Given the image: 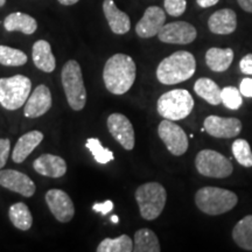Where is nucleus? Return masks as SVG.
<instances>
[{
    "label": "nucleus",
    "mask_w": 252,
    "mask_h": 252,
    "mask_svg": "<svg viewBox=\"0 0 252 252\" xmlns=\"http://www.w3.org/2000/svg\"><path fill=\"white\" fill-rule=\"evenodd\" d=\"M137 68L131 56L115 54L106 61L103 70L105 88L113 94H124L135 81Z\"/></svg>",
    "instance_id": "obj_1"
},
{
    "label": "nucleus",
    "mask_w": 252,
    "mask_h": 252,
    "mask_svg": "<svg viewBox=\"0 0 252 252\" xmlns=\"http://www.w3.org/2000/svg\"><path fill=\"white\" fill-rule=\"evenodd\" d=\"M196 70V61L191 53L179 50L163 59L157 69V77L160 83L174 86L190 78Z\"/></svg>",
    "instance_id": "obj_2"
},
{
    "label": "nucleus",
    "mask_w": 252,
    "mask_h": 252,
    "mask_svg": "<svg viewBox=\"0 0 252 252\" xmlns=\"http://www.w3.org/2000/svg\"><path fill=\"white\" fill-rule=\"evenodd\" d=\"M238 202L234 191L219 187H203L195 195V203L201 212L217 216L232 210Z\"/></svg>",
    "instance_id": "obj_3"
},
{
    "label": "nucleus",
    "mask_w": 252,
    "mask_h": 252,
    "mask_svg": "<svg viewBox=\"0 0 252 252\" xmlns=\"http://www.w3.org/2000/svg\"><path fill=\"white\" fill-rule=\"evenodd\" d=\"M61 80L69 106L75 111L83 110L87 103V90L77 61L70 60L63 65Z\"/></svg>",
    "instance_id": "obj_4"
},
{
    "label": "nucleus",
    "mask_w": 252,
    "mask_h": 252,
    "mask_svg": "<svg viewBox=\"0 0 252 252\" xmlns=\"http://www.w3.org/2000/svg\"><path fill=\"white\" fill-rule=\"evenodd\" d=\"M135 200L141 217L146 220H153L161 215L166 206V189L158 182H147L137 188Z\"/></svg>",
    "instance_id": "obj_5"
},
{
    "label": "nucleus",
    "mask_w": 252,
    "mask_h": 252,
    "mask_svg": "<svg viewBox=\"0 0 252 252\" xmlns=\"http://www.w3.org/2000/svg\"><path fill=\"white\" fill-rule=\"evenodd\" d=\"M194 109V99L189 91L175 89L163 94L157 103V110L161 117L169 121H180L188 117Z\"/></svg>",
    "instance_id": "obj_6"
},
{
    "label": "nucleus",
    "mask_w": 252,
    "mask_h": 252,
    "mask_svg": "<svg viewBox=\"0 0 252 252\" xmlns=\"http://www.w3.org/2000/svg\"><path fill=\"white\" fill-rule=\"evenodd\" d=\"M32 82L24 75L0 78V104L6 110H18L31 94Z\"/></svg>",
    "instance_id": "obj_7"
},
{
    "label": "nucleus",
    "mask_w": 252,
    "mask_h": 252,
    "mask_svg": "<svg viewBox=\"0 0 252 252\" xmlns=\"http://www.w3.org/2000/svg\"><path fill=\"white\" fill-rule=\"evenodd\" d=\"M195 167L207 178L224 179L231 175L234 166L228 158L214 150H202L195 158Z\"/></svg>",
    "instance_id": "obj_8"
},
{
    "label": "nucleus",
    "mask_w": 252,
    "mask_h": 252,
    "mask_svg": "<svg viewBox=\"0 0 252 252\" xmlns=\"http://www.w3.org/2000/svg\"><path fill=\"white\" fill-rule=\"evenodd\" d=\"M160 139L163 141L167 150L173 156L180 157L188 150V137L181 126L176 125L173 121L163 119L158 127Z\"/></svg>",
    "instance_id": "obj_9"
},
{
    "label": "nucleus",
    "mask_w": 252,
    "mask_h": 252,
    "mask_svg": "<svg viewBox=\"0 0 252 252\" xmlns=\"http://www.w3.org/2000/svg\"><path fill=\"white\" fill-rule=\"evenodd\" d=\"M196 36V28L186 21L165 24L158 33V37L161 42L173 43V45H188L193 42Z\"/></svg>",
    "instance_id": "obj_10"
},
{
    "label": "nucleus",
    "mask_w": 252,
    "mask_h": 252,
    "mask_svg": "<svg viewBox=\"0 0 252 252\" xmlns=\"http://www.w3.org/2000/svg\"><path fill=\"white\" fill-rule=\"evenodd\" d=\"M46 202L50 213L59 222H70L75 215V207L70 196L61 189H50L47 191Z\"/></svg>",
    "instance_id": "obj_11"
},
{
    "label": "nucleus",
    "mask_w": 252,
    "mask_h": 252,
    "mask_svg": "<svg viewBox=\"0 0 252 252\" xmlns=\"http://www.w3.org/2000/svg\"><path fill=\"white\" fill-rule=\"evenodd\" d=\"M108 128L111 135L125 150H133L135 144L133 125L122 113H112L108 118Z\"/></svg>",
    "instance_id": "obj_12"
},
{
    "label": "nucleus",
    "mask_w": 252,
    "mask_h": 252,
    "mask_svg": "<svg viewBox=\"0 0 252 252\" xmlns=\"http://www.w3.org/2000/svg\"><path fill=\"white\" fill-rule=\"evenodd\" d=\"M0 186L25 197L33 196L36 189L35 184L30 176L14 169L0 171Z\"/></svg>",
    "instance_id": "obj_13"
},
{
    "label": "nucleus",
    "mask_w": 252,
    "mask_h": 252,
    "mask_svg": "<svg viewBox=\"0 0 252 252\" xmlns=\"http://www.w3.org/2000/svg\"><path fill=\"white\" fill-rule=\"evenodd\" d=\"M203 127L214 138H235L242 131V123L237 118H223L219 116H208Z\"/></svg>",
    "instance_id": "obj_14"
},
{
    "label": "nucleus",
    "mask_w": 252,
    "mask_h": 252,
    "mask_svg": "<svg viewBox=\"0 0 252 252\" xmlns=\"http://www.w3.org/2000/svg\"><path fill=\"white\" fill-rule=\"evenodd\" d=\"M166 21V14L162 8L158 6H150L146 8L143 18L135 26V33L139 37L149 39L158 35Z\"/></svg>",
    "instance_id": "obj_15"
},
{
    "label": "nucleus",
    "mask_w": 252,
    "mask_h": 252,
    "mask_svg": "<svg viewBox=\"0 0 252 252\" xmlns=\"http://www.w3.org/2000/svg\"><path fill=\"white\" fill-rule=\"evenodd\" d=\"M52 108V94L49 88L40 84L30 94L25 104L24 115L27 118H39L49 111Z\"/></svg>",
    "instance_id": "obj_16"
},
{
    "label": "nucleus",
    "mask_w": 252,
    "mask_h": 252,
    "mask_svg": "<svg viewBox=\"0 0 252 252\" xmlns=\"http://www.w3.org/2000/svg\"><path fill=\"white\" fill-rule=\"evenodd\" d=\"M33 167L36 173L48 176V178L59 179L67 173V162L61 157L54 154H43L33 162Z\"/></svg>",
    "instance_id": "obj_17"
},
{
    "label": "nucleus",
    "mask_w": 252,
    "mask_h": 252,
    "mask_svg": "<svg viewBox=\"0 0 252 252\" xmlns=\"http://www.w3.org/2000/svg\"><path fill=\"white\" fill-rule=\"evenodd\" d=\"M208 27L214 34L228 35L234 33L237 28V15L230 8L220 9L210 15Z\"/></svg>",
    "instance_id": "obj_18"
},
{
    "label": "nucleus",
    "mask_w": 252,
    "mask_h": 252,
    "mask_svg": "<svg viewBox=\"0 0 252 252\" xmlns=\"http://www.w3.org/2000/svg\"><path fill=\"white\" fill-rule=\"evenodd\" d=\"M103 11L106 20H108L109 26L113 33L123 35V34L127 33L130 31V17L125 12L121 11L116 6L115 2H113V0H104Z\"/></svg>",
    "instance_id": "obj_19"
},
{
    "label": "nucleus",
    "mask_w": 252,
    "mask_h": 252,
    "mask_svg": "<svg viewBox=\"0 0 252 252\" xmlns=\"http://www.w3.org/2000/svg\"><path fill=\"white\" fill-rule=\"evenodd\" d=\"M43 140V133L40 131H31L21 135L15 144L12 159L14 162L21 163L27 159L28 156L36 149Z\"/></svg>",
    "instance_id": "obj_20"
},
{
    "label": "nucleus",
    "mask_w": 252,
    "mask_h": 252,
    "mask_svg": "<svg viewBox=\"0 0 252 252\" xmlns=\"http://www.w3.org/2000/svg\"><path fill=\"white\" fill-rule=\"evenodd\" d=\"M33 62L39 70L45 72H53L56 68L55 56L53 55L50 43L46 40H39L33 45L32 49Z\"/></svg>",
    "instance_id": "obj_21"
},
{
    "label": "nucleus",
    "mask_w": 252,
    "mask_h": 252,
    "mask_svg": "<svg viewBox=\"0 0 252 252\" xmlns=\"http://www.w3.org/2000/svg\"><path fill=\"white\" fill-rule=\"evenodd\" d=\"M234 50L231 48H214L208 49L206 53V63L213 71L223 72L228 70L234 61Z\"/></svg>",
    "instance_id": "obj_22"
},
{
    "label": "nucleus",
    "mask_w": 252,
    "mask_h": 252,
    "mask_svg": "<svg viewBox=\"0 0 252 252\" xmlns=\"http://www.w3.org/2000/svg\"><path fill=\"white\" fill-rule=\"evenodd\" d=\"M4 27L7 32H21V33L31 35L37 30V23L31 15L15 12L6 17Z\"/></svg>",
    "instance_id": "obj_23"
},
{
    "label": "nucleus",
    "mask_w": 252,
    "mask_h": 252,
    "mask_svg": "<svg viewBox=\"0 0 252 252\" xmlns=\"http://www.w3.org/2000/svg\"><path fill=\"white\" fill-rule=\"evenodd\" d=\"M194 90L197 96L212 105H219L222 103V89L210 78H198L194 84Z\"/></svg>",
    "instance_id": "obj_24"
},
{
    "label": "nucleus",
    "mask_w": 252,
    "mask_h": 252,
    "mask_svg": "<svg viewBox=\"0 0 252 252\" xmlns=\"http://www.w3.org/2000/svg\"><path fill=\"white\" fill-rule=\"evenodd\" d=\"M232 238L239 248L252 251V215L242 219L232 230Z\"/></svg>",
    "instance_id": "obj_25"
},
{
    "label": "nucleus",
    "mask_w": 252,
    "mask_h": 252,
    "mask_svg": "<svg viewBox=\"0 0 252 252\" xmlns=\"http://www.w3.org/2000/svg\"><path fill=\"white\" fill-rule=\"evenodd\" d=\"M134 247L135 252H160L159 239L151 229L143 228L135 231L134 234Z\"/></svg>",
    "instance_id": "obj_26"
},
{
    "label": "nucleus",
    "mask_w": 252,
    "mask_h": 252,
    "mask_svg": "<svg viewBox=\"0 0 252 252\" xmlns=\"http://www.w3.org/2000/svg\"><path fill=\"white\" fill-rule=\"evenodd\" d=\"M8 216L12 224L19 230L27 231L33 224V216H32L30 208L23 202L12 204L9 207Z\"/></svg>",
    "instance_id": "obj_27"
},
{
    "label": "nucleus",
    "mask_w": 252,
    "mask_h": 252,
    "mask_svg": "<svg viewBox=\"0 0 252 252\" xmlns=\"http://www.w3.org/2000/svg\"><path fill=\"white\" fill-rule=\"evenodd\" d=\"M134 243L130 236L122 235L117 238H105L100 242L98 252H131L133 251Z\"/></svg>",
    "instance_id": "obj_28"
},
{
    "label": "nucleus",
    "mask_w": 252,
    "mask_h": 252,
    "mask_svg": "<svg viewBox=\"0 0 252 252\" xmlns=\"http://www.w3.org/2000/svg\"><path fill=\"white\" fill-rule=\"evenodd\" d=\"M27 55L21 50L8 46H0V64L6 67H20L27 63Z\"/></svg>",
    "instance_id": "obj_29"
},
{
    "label": "nucleus",
    "mask_w": 252,
    "mask_h": 252,
    "mask_svg": "<svg viewBox=\"0 0 252 252\" xmlns=\"http://www.w3.org/2000/svg\"><path fill=\"white\" fill-rule=\"evenodd\" d=\"M86 147L93 153L94 159L98 163H102V165L109 163L110 161H112V160L115 159L111 151L103 147L102 143H100L97 138H88Z\"/></svg>",
    "instance_id": "obj_30"
},
{
    "label": "nucleus",
    "mask_w": 252,
    "mask_h": 252,
    "mask_svg": "<svg viewBox=\"0 0 252 252\" xmlns=\"http://www.w3.org/2000/svg\"><path fill=\"white\" fill-rule=\"evenodd\" d=\"M232 154L239 165L252 167V151L245 139H236L231 146Z\"/></svg>",
    "instance_id": "obj_31"
},
{
    "label": "nucleus",
    "mask_w": 252,
    "mask_h": 252,
    "mask_svg": "<svg viewBox=\"0 0 252 252\" xmlns=\"http://www.w3.org/2000/svg\"><path fill=\"white\" fill-rule=\"evenodd\" d=\"M241 90L235 87H225L222 89V103L230 110H238L243 104Z\"/></svg>",
    "instance_id": "obj_32"
},
{
    "label": "nucleus",
    "mask_w": 252,
    "mask_h": 252,
    "mask_svg": "<svg viewBox=\"0 0 252 252\" xmlns=\"http://www.w3.org/2000/svg\"><path fill=\"white\" fill-rule=\"evenodd\" d=\"M163 4H165L166 12L172 17H180L187 8L186 0H165Z\"/></svg>",
    "instance_id": "obj_33"
},
{
    "label": "nucleus",
    "mask_w": 252,
    "mask_h": 252,
    "mask_svg": "<svg viewBox=\"0 0 252 252\" xmlns=\"http://www.w3.org/2000/svg\"><path fill=\"white\" fill-rule=\"evenodd\" d=\"M9 150H11V141L5 138H0V169L7 162Z\"/></svg>",
    "instance_id": "obj_34"
},
{
    "label": "nucleus",
    "mask_w": 252,
    "mask_h": 252,
    "mask_svg": "<svg viewBox=\"0 0 252 252\" xmlns=\"http://www.w3.org/2000/svg\"><path fill=\"white\" fill-rule=\"evenodd\" d=\"M113 209V202L110 200H106L103 203H94L93 206V210L97 213H100L103 216L108 215V214Z\"/></svg>",
    "instance_id": "obj_35"
},
{
    "label": "nucleus",
    "mask_w": 252,
    "mask_h": 252,
    "mask_svg": "<svg viewBox=\"0 0 252 252\" xmlns=\"http://www.w3.org/2000/svg\"><path fill=\"white\" fill-rule=\"evenodd\" d=\"M239 90H241V93L244 97L252 98V78L251 77L243 78L241 82V84H239Z\"/></svg>",
    "instance_id": "obj_36"
},
{
    "label": "nucleus",
    "mask_w": 252,
    "mask_h": 252,
    "mask_svg": "<svg viewBox=\"0 0 252 252\" xmlns=\"http://www.w3.org/2000/svg\"><path fill=\"white\" fill-rule=\"evenodd\" d=\"M239 68L243 74L251 75L252 76V54L245 55L243 59L239 61Z\"/></svg>",
    "instance_id": "obj_37"
},
{
    "label": "nucleus",
    "mask_w": 252,
    "mask_h": 252,
    "mask_svg": "<svg viewBox=\"0 0 252 252\" xmlns=\"http://www.w3.org/2000/svg\"><path fill=\"white\" fill-rule=\"evenodd\" d=\"M220 0H196L197 5L202 8H208L212 7V6L216 5Z\"/></svg>",
    "instance_id": "obj_38"
},
{
    "label": "nucleus",
    "mask_w": 252,
    "mask_h": 252,
    "mask_svg": "<svg viewBox=\"0 0 252 252\" xmlns=\"http://www.w3.org/2000/svg\"><path fill=\"white\" fill-rule=\"evenodd\" d=\"M239 6L244 9L245 12L252 13V0H237Z\"/></svg>",
    "instance_id": "obj_39"
},
{
    "label": "nucleus",
    "mask_w": 252,
    "mask_h": 252,
    "mask_svg": "<svg viewBox=\"0 0 252 252\" xmlns=\"http://www.w3.org/2000/svg\"><path fill=\"white\" fill-rule=\"evenodd\" d=\"M80 1V0H59L60 4L64 5V6H70V5H75L76 2Z\"/></svg>",
    "instance_id": "obj_40"
},
{
    "label": "nucleus",
    "mask_w": 252,
    "mask_h": 252,
    "mask_svg": "<svg viewBox=\"0 0 252 252\" xmlns=\"http://www.w3.org/2000/svg\"><path fill=\"white\" fill-rule=\"evenodd\" d=\"M111 220H112L113 223H118V222H119V219H118V216L113 215V216L111 217Z\"/></svg>",
    "instance_id": "obj_41"
},
{
    "label": "nucleus",
    "mask_w": 252,
    "mask_h": 252,
    "mask_svg": "<svg viewBox=\"0 0 252 252\" xmlns=\"http://www.w3.org/2000/svg\"><path fill=\"white\" fill-rule=\"evenodd\" d=\"M6 4V0H0V7H2Z\"/></svg>",
    "instance_id": "obj_42"
}]
</instances>
